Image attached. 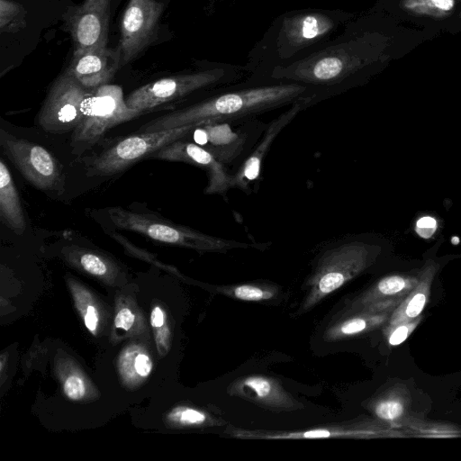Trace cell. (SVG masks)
Returning <instances> with one entry per match:
<instances>
[{"label": "cell", "instance_id": "30", "mask_svg": "<svg viewBox=\"0 0 461 461\" xmlns=\"http://www.w3.org/2000/svg\"><path fill=\"white\" fill-rule=\"evenodd\" d=\"M135 321V316L128 308H123L118 312L114 319V325L118 329L128 330L131 328Z\"/></svg>", "mask_w": 461, "mask_h": 461}, {"label": "cell", "instance_id": "2", "mask_svg": "<svg viewBox=\"0 0 461 461\" xmlns=\"http://www.w3.org/2000/svg\"><path fill=\"white\" fill-rule=\"evenodd\" d=\"M106 212L109 220L117 229L134 231L162 243L205 251L248 246L176 224L151 211L128 210L118 206L107 208Z\"/></svg>", "mask_w": 461, "mask_h": 461}, {"label": "cell", "instance_id": "3", "mask_svg": "<svg viewBox=\"0 0 461 461\" xmlns=\"http://www.w3.org/2000/svg\"><path fill=\"white\" fill-rule=\"evenodd\" d=\"M203 123L158 131H138L126 136L98 155L84 159L88 176H111L119 174L142 158L176 140L188 137Z\"/></svg>", "mask_w": 461, "mask_h": 461}, {"label": "cell", "instance_id": "26", "mask_svg": "<svg viewBox=\"0 0 461 461\" xmlns=\"http://www.w3.org/2000/svg\"><path fill=\"white\" fill-rule=\"evenodd\" d=\"M173 418L182 424L187 425H197L205 420V415L203 412L191 408L176 410L173 414Z\"/></svg>", "mask_w": 461, "mask_h": 461}, {"label": "cell", "instance_id": "22", "mask_svg": "<svg viewBox=\"0 0 461 461\" xmlns=\"http://www.w3.org/2000/svg\"><path fill=\"white\" fill-rule=\"evenodd\" d=\"M375 412L384 420H398L404 412L403 400L397 395L385 397L376 403Z\"/></svg>", "mask_w": 461, "mask_h": 461}, {"label": "cell", "instance_id": "28", "mask_svg": "<svg viewBox=\"0 0 461 461\" xmlns=\"http://www.w3.org/2000/svg\"><path fill=\"white\" fill-rule=\"evenodd\" d=\"M438 228V222L435 218L431 216H423L420 218L415 224V230L424 239H429L433 236Z\"/></svg>", "mask_w": 461, "mask_h": 461}, {"label": "cell", "instance_id": "21", "mask_svg": "<svg viewBox=\"0 0 461 461\" xmlns=\"http://www.w3.org/2000/svg\"><path fill=\"white\" fill-rule=\"evenodd\" d=\"M26 25V12L23 5L12 0H0V31L14 33Z\"/></svg>", "mask_w": 461, "mask_h": 461}, {"label": "cell", "instance_id": "14", "mask_svg": "<svg viewBox=\"0 0 461 461\" xmlns=\"http://www.w3.org/2000/svg\"><path fill=\"white\" fill-rule=\"evenodd\" d=\"M311 104L308 102H298L285 113L279 115L267 128L265 135L259 144L249 157L241 164L238 170L230 175L231 187H239L244 191L249 190V185L256 180L260 172L262 161L267 155L274 140L280 131L296 116V114Z\"/></svg>", "mask_w": 461, "mask_h": 461}, {"label": "cell", "instance_id": "24", "mask_svg": "<svg viewBox=\"0 0 461 461\" xmlns=\"http://www.w3.org/2000/svg\"><path fill=\"white\" fill-rule=\"evenodd\" d=\"M420 319L414 321L400 323L390 329L388 335V343L391 346H398L402 344L411 335L412 330L418 326Z\"/></svg>", "mask_w": 461, "mask_h": 461}, {"label": "cell", "instance_id": "19", "mask_svg": "<svg viewBox=\"0 0 461 461\" xmlns=\"http://www.w3.org/2000/svg\"><path fill=\"white\" fill-rule=\"evenodd\" d=\"M418 277L392 275L382 278L375 286L373 298L395 300L404 298L417 285Z\"/></svg>", "mask_w": 461, "mask_h": 461}, {"label": "cell", "instance_id": "20", "mask_svg": "<svg viewBox=\"0 0 461 461\" xmlns=\"http://www.w3.org/2000/svg\"><path fill=\"white\" fill-rule=\"evenodd\" d=\"M456 0H401L400 7L416 16L445 18L455 10Z\"/></svg>", "mask_w": 461, "mask_h": 461}, {"label": "cell", "instance_id": "11", "mask_svg": "<svg viewBox=\"0 0 461 461\" xmlns=\"http://www.w3.org/2000/svg\"><path fill=\"white\" fill-rule=\"evenodd\" d=\"M147 158L173 162H183L196 166L206 171L208 185L205 194H224L230 188V174L223 164L204 147L181 139L169 143L149 155Z\"/></svg>", "mask_w": 461, "mask_h": 461}, {"label": "cell", "instance_id": "18", "mask_svg": "<svg viewBox=\"0 0 461 461\" xmlns=\"http://www.w3.org/2000/svg\"><path fill=\"white\" fill-rule=\"evenodd\" d=\"M64 253L70 261H75L83 270L93 276H105L113 269L108 258L94 249L71 244L64 248Z\"/></svg>", "mask_w": 461, "mask_h": 461}, {"label": "cell", "instance_id": "6", "mask_svg": "<svg viewBox=\"0 0 461 461\" xmlns=\"http://www.w3.org/2000/svg\"><path fill=\"white\" fill-rule=\"evenodd\" d=\"M92 89H86L67 68L52 84L38 114V123L46 131H74L85 117Z\"/></svg>", "mask_w": 461, "mask_h": 461}, {"label": "cell", "instance_id": "12", "mask_svg": "<svg viewBox=\"0 0 461 461\" xmlns=\"http://www.w3.org/2000/svg\"><path fill=\"white\" fill-rule=\"evenodd\" d=\"M122 64L120 49L91 48L73 54L68 68L72 76L86 89L108 84Z\"/></svg>", "mask_w": 461, "mask_h": 461}, {"label": "cell", "instance_id": "13", "mask_svg": "<svg viewBox=\"0 0 461 461\" xmlns=\"http://www.w3.org/2000/svg\"><path fill=\"white\" fill-rule=\"evenodd\" d=\"M336 20L323 13H300L285 17L279 43L283 51L293 54L309 46L334 30Z\"/></svg>", "mask_w": 461, "mask_h": 461}, {"label": "cell", "instance_id": "33", "mask_svg": "<svg viewBox=\"0 0 461 461\" xmlns=\"http://www.w3.org/2000/svg\"><path fill=\"white\" fill-rule=\"evenodd\" d=\"M151 325L155 328L163 326L165 322V315L163 311L159 307H155L150 314Z\"/></svg>", "mask_w": 461, "mask_h": 461}, {"label": "cell", "instance_id": "15", "mask_svg": "<svg viewBox=\"0 0 461 461\" xmlns=\"http://www.w3.org/2000/svg\"><path fill=\"white\" fill-rule=\"evenodd\" d=\"M206 137L204 147L223 165L232 163L241 153L246 137L233 131L230 122H207L201 125Z\"/></svg>", "mask_w": 461, "mask_h": 461}, {"label": "cell", "instance_id": "34", "mask_svg": "<svg viewBox=\"0 0 461 461\" xmlns=\"http://www.w3.org/2000/svg\"><path fill=\"white\" fill-rule=\"evenodd\" d=\"M460 18H461V14H460Z\"/></svg>", "mask_w": 461, "mask_h": 461}, {"label": "cell", "instance_id": "16", "mask_svg": "<svg viewBox=\"0 0 461 461\" xmlns=\"http://www.w3.org/2000/svg\"><path fill=\"white\" fill-rule=\"evenodd\" d=\"M436 271L437 265L434 262L425 266L418 276L417 285L393 310L389 321V328L414 321L420 317L427 304Z\"/></svg>", "mask_w": 461, "mask_h": 461}, {"label": "cell", "instance_id": "27", "mask_svg": "<svg viewBox=\"0 0 461 461\" xmlns=\"http://www.w3.org/2000/svg\"><path fill=\"white\" fill-rule=\"evenodd\" d=\"M233 293L235 297L246 301H259L269 296L259 287L249 285L237 286Z\"/></svg>", "mask_w": 461, "mask_h": 461}, {"label": "cell", "instance_id": "23", "mask_svg": "<svg viewBox=\"0 0 461 461\" xmlns=\"http://www.w3.org/2000/svg\"><path fill=\"white\" fill-rule=\"evenodd\" d=\"M244 385L252 390L256 395L263 400H270L275 396V386L267 379L260 376L248 377L243 382Z\"/></svg>", "mask_w": 461, "mask_h": 461}, {"label": "cell", "instance_id": "29", "mask_svg": "<svg viewBox=\"0 0 461 461\" xmlns=\"http://www.w3.org/2000/svg\"><path fill=\"white\" fill-rule=\"evenodd\" d=\"M369 323L365 318H353L345 321L341 328L340 332L345 335H353L365 330Z\"/></svg>", "mask_w": 461, "mask_h": 461}, {"label": "cell", "instance_id": "5", "mask_svg": "<svg viewBox=\"0 0 461 461\" xmlns=\"http://www.w3.org/2000/svg\"><path fill=\"white\" fill-rule=\"evenodd\" d=\"M3 152L35 188L60 194L65 178L59 160L45 147L0 130Z\"/></svg>", "mask_w": 461, "mask_h": 461}, {"label": "cell", "instance_id": "9", "mask_svg": "<svg viewBox=\"0 0 461 461\" xmlns=\"http://www.w3.org/2000/svg\"><path fill=\"white\" fill-rule=\"evenodd\" d=\"M378 248L362 241L342 243L328 250L318 269V291L321 295L339 288L348 278L365 269Z\"/></svg>", "mask_w": 461, "mask_h": 461}, {"label": "cell", "instance_id": "25", "mask_svg": "<svg viewBox=\"0 0 461 461\" xmlns=\"http://www.w3.org/2000/svg\"><path fill=\"white\" fill-rule=\"evenodd\" d=\"M64 393L70 400H79L86 394V384L83 379L77 375H69L64 382Z\"/></svg>", "mask_w": 461, "mask_h": 461}, {"label": "cell", "instance_id": "32", "mask_svg": "<svg viewBox=\"0 0 461 461\" xmlns=\"http://www.w3.org/2000/svg\"><path fill=\"white\" fill-rule=\"evenodd\" d=\"M98 321L99 317L96 309L92 305L87 306L85 314L86 327L89 330V331L95 333L98 325Z\"/></svg>", "mask_w": 461, "mask_h": 461}, {"label": "cell", "instance_id": "7", "mask_svg": "<svg viewBox=\"0 0 461 461\" xmlns=\"http://www.w3.org/2000/svg\"><path fill=\"white\" fill-rule=\"evenodd\" d=\"M228 72L223 68L175 75L144 85L125 99L127 105L144 113L161 104L183 98L196 91L226 81Z\"/></svg>", "mask_w": 461, "mask_h": 461}, {"label": "cell", "instance_id": "8", "mask_svg": "<svg viewBox=\"0 0 461 461\" xmlns=\"http://www.w3.org/2000/svg\"><path fill=\"white\" fill-rule=\"evenodd\" d=\"M166 5V1L159 0L128 2L121 21L118 44L122 65L135 59L156 41Z\"/></svg>", "mask_w": 461, "mask_h": 461}, {"label": "cell", "instance_id": "10", "mask_svg": "<svg viewBox=\"0 0 461 461\" xmlns=\"http://www.w3.org/2000/svg\"><path fill=\"white\" fill-rule=\"evenodd\" d=\"M111 1L84 0L67 9L63 17L74 42L73 54L107 46Z\"/></svg>", "mask_w": 461, "mask_h": 461}, {"label": "cell", "instance_id": "4", "mask_svg": "<svg viewBox=\"0 0 461 461\" xmlns=\"http://www.w3.org/2000/svg\"><path fill=\"white\" fill-rule=\"evenodd\" d=\"M141 113L127 105L119 86L105 84L92 89L85 117L71 136L72 152L81 155L110 129Z\"/></svg>", "mask_w": 461, "mask_h": 461}, {"label": "cell", "instance_id": "17", "mask_svg": "<svg viewBox=\"0 0 461 461\" xmlns=\"http://www.w3.org/2000/svg\"><path fill=\"white\" fill-rule=\"evenodd\" d=\"M0 219L3 224L22 235L26 229L23 205L7 165L0 160Z\"/></svg>", "mask_w": 461, "mask_h": 461}, {"label": "cell", "instance_id": "31", "mask_svg": "<svg viewBox=\"0 0 461 461\" xmlns=\"http://www.w3.org/2000/svg\"><path fill=\"white\" fill-rule=\"evenodd\" d=\"M152 361L148 355L140 353L136 357L134 368L140 376H148L152 370Z\"/></svg>", "mask_w": 461, "mask_h": 461}, {"label": "cell", "instance_id": "1", "mask_svg": "<svg viewBox=\"0 0 461 461\" xmlns=\"http://www.w3.org/2000/svg\"><path fill=\"white\" fill-rule=\"evenodd\" d=\"M307 86L288 82L221 93L143 124L139 131H158L193 123L232 122L298 102L316 103Z\"/></svg>", "mask_w": 461, "mask_h": 461}]
</instances>
